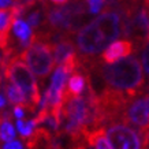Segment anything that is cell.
Here are the masks:
<instances>
[{
    "label": "cell",
    "instance_id": "cell-10",
    "mask_svg": "<svg viewBox=\"0 0 149 149\" xmlns=\"http://www.w3.org/2000/svg\"><path fill=\"white\" fill-rule=\"evenodd\" d=\"M30 25L27 22H23L21 19H17V22L14 23L13 32L14 36L18 38L19 44L23 49H26L29 44H30V38H32V29H30Z\"/></svg>",
    "mask_w": 149,
    "mask_h": 149
},
{
    "label": "cell",
    "instance_id": "cell-6",
    "mask_svg": "<svg viewBox=\"0 0 149 149\" xmlns=\"http://www.w3.org/2000/svg\"><path fill=\"white\" fill-rule=\"evenodd\" d=\"M105 131L111 149H142L140 134L126 123H111Z\"/></svg>",
    "mask_w": 149,
    "mask_h": 149
},
{
    "label": "cell",
    "instance_id": "cell-3",
    "mask_svg": "<svg viewBox=\"0 0 149 149\" xmlns=\"http://www.w3.org/2000/svg\"><path fill=\"white\" fill-rule=\"evenodd\" d=\"M58 34L47 29L36 30L32 34L30 44L21 54V58L26 62L34 75L44 81L56 64L55 59V40Z\"/></svg>",
    "mask_w": 149,
    "mask_h": 149
},
{
    "label": "cell",
    "instance_id": "cell-16",
    "mask_svg": "<svg viewBox=\"0 0 149 149\" xmlns=\"http://www.w3.org/2000/svg\"><path fill=\"white\" fill-rule=\"evenodd\" d=\"M142 63L144 67L146 70V72H149V44H146L144 48V54H142Z\"/></svg>",
    "mask_w": 149,
    "mask_h": 149
},
{
    "label": "cell",
    "instance_id": "cell-20",
    "mask_svg": "<svg viewBox=\"0 0 149 149\" xmlns=\"http://www.w3.org/2000/svg\"><path fill=\"white\" fill-rule=\"evenodd\" d=\"M11 6H14L13 0H1V10H3V8H8V7H11Z\"/></svg>",
    "mask_w": 149,
    "mask_h": 149
},
{
    "label": "cell",
    "instance_id": "cell-12",
    "mask_svg": "<svg viewBox=\"0 0 149 149\" xmlns=\"http://www.w3.org/2000/svg\"><path fill=\"white\" fill-rule=\"evenodd\" d=\"M0 137L3 142H10L15 138V130L14 126L11 125L10 119H4L1 118V130H0Z\"/></svg>",
    "mask_w": 149,
    "mask_h": 149
},
{
    "label": "cell",
    "instance_id": "cell-5",
    "mask_svg": "<svg viewBox=\"0 0 149 149\" xmlns=\"http://www.w3.org/2000/svg\"><path fill=\"white\" fill-rule=\"evenodd\" d=\"M120 122L129 126H136L138 133L149 131V93H141L131 100L123 112Z\"/></svg>",
    "mask_w": 149,
    "mask_h": 149
},
{
    "label": "cell",
    "instance_id": "cell-1",
    "mask_svg": "<svg viewBox=\"0 0 149 149\" xmlns=\"http://www.w3.org/2000/svg\"><path fill=\"white\" fill-rule=\"evenodd\" d=\"M79 68L84 72L97 74L103 78L105 88L122 92L136 99L144 92L145 77L142 64L136 56L125 58L111 66H103L97 58H79Z\"/></svg>",
    "mask_w": 149,
    "mask_h": 149
},
{
    "label": "cell",
    "instance_id": "cell-15",
    "mask_svg": "<svg viewBox=\"0 0 149 149\" xmlns=\"http://www.w3.org/2000/svg\"><path fill=\"white\" fill-rule=\"evenodd\" d=\"M41 11L40 10H34L33 13H30L29 15H27V21L26 22L30 25L32 27H37V26H40L41 23Z\"/></svg>",
    "mask_w": 149,
    "mask_h": 149
},
{
    "label": "cell",
    "instance_id": "cell-18",
    "mask_svg": "<svg viewBox=\"0 0 149 149\" xmlns=\"http://www.w3.org/2000/svg\"><path fill=\"white\" fill-rule=\"evenodd\" d=\"M13 112L17 119H22L23 115H25V107H23V105H14Z\"/></svg>",
    "mask_w": 149,
    "mask_h": 149
},
{
    "label": "cell",
    "instance_id": "cell-17",
    "mask_svg": "<svg viewBox=\"0 0 149 149\" xmlns=\"http://www.w3.org/2000/svg\"><path fill=\"white\" fill-rule=\"evenodd\" d=\"M15 1V4H21L25 8V11L26 10H29L32 6H34L37 3V0H14Z\"/></svg>",
    "mask_w": 149,
    "mask_h": 149
},
{
    "label": "cell",
    "instance_id": "cell-14",
    "mask_svg": "<svg viewBox=\"0 0 149 149\" xmlns=\"http://www.w3.org/2000/svg\"><path fill=\"white\" fill-rule=\"evenodd\" d=\"M89 6V11L92 14H99L104 7H107L108 0H86Z\"/></svg>",
    "mask_w": 149,
    "mask_h": 149
},
{
    "label": "cell",
    "instance_id": "cell-19",
    "mask_svg": "<svg viewBox=\"0 0 149 149\" xmlns=\"http://www.w3.org/2000/svg\"><path fill=\"white\" fill-rule=\"evenodd\" d=\"M1 149H22V144L19 141H10L6 145H3Z\"/></svg>",
    "mask_w": 149,
    "mask_h": 149
},
{
    "label": "cell",
    "instance_id": "cell-13",
    "mask_svg": "<svg viewBox=\"0 0 149 149\" xmlns=\"http://www.w3.org/2000/svg\"><path fill=\"white\" fill-rule=\"evenodd\" d=\"M34 123H33V120H30V122H23L22 119H18V122H17V129L19 130V133H21V137H22V140L25 141L27 138V137H30L33 134V131H34Z\"/></svg>",
    "mask_w": 149,
    "mask_h": 149
},
{
    "label": "cell",
    "instance_id": "cell-4",
    "mask_svg": "<svg viewBox=\"0 0 149 149\" xmlns=\"http://www.w3.org/2000/svg\"><path fill=\"white\" fill-rule=\"evenodd\" d=\"M1 79L10 81L19 86L26 97V108L34 112L41 100L40 91L34 78V72L21 58V55L14 56L6 66H1Z\"/></svg>",
    "mask_w": 149,
    "mask_h": 149
},
{
    "label": "cell",
    "instance_id": "cell-7",
    "mask_svg": "<svg viewBox=\"0 0 149 149\" xmlns=\"http://www.w3.org/2000/svg\"><path fill=\"white\" fill-rule=\"evenodd\" d=\"M134 52V42L131 40H118L111 42L100 56V60L105 64H113L119 62L120 59L127 58L129 55Z\"/></svg>",
    "mask_w": 149,
    "mask_h": 149
},
{
    "label": "cell",
    "instance_id": "cell-2",
    "mask_svg": "<svg viewBox=\"0 0 149 149\" xmlns=\"http://www.w3.org/2000/svg\"><path fill=\"white\" fill-rule=\"evenodd\" d=\"M123 33V18L115 10H105L77 34V48L84 58L96 55Z\"/></svg>",
    "mask_w": 149,
    "mask_h": 149
},
{
    "label": "cell",
    "instance_id": "cell-8",
    "mask_svg": "<svg viewBox=\"0 0 149 149\" xmlns=\"http://www.w3.org/2000/svg\"><path fill=\"white\" fill-rule=\"evenodd\" d=\"M86 89V77L84 72H78L75 71L72 74L70 79H68L67 85L64 88V95L66 96H71V97H78L81 96Z\"/></svg>",
    "mask_w": 149,
    "mask_h": 149
},
{
    "label": "cell",
    "instance_id": "cell-11",
    "mask_svg": "<svg viewBox=\"0 0 149 149\" xmlns=\"http://www.w3.org/2000/svg\"><path fill=\"white\" fill-rule=\"evenodd\" d=\"M3 89L6 91V96L8 99V103L13 104V105H23L26 108V97H25V93L22 92V89L17 86L15 84H7V85H3Z\"/></svg>",
    "mask_w": 149,
    "mask_h": 149
},
{
    "label": "cell",
    "instance_id": "cell-9",
    "mask_svg": "<svg viewBox=\"0 0 149 149\" xmlns=\"http://www.w3.org/2000/svg\"><path fill=\"white\" fill-rule=\"evenodd\" d=\"M105 134H107L105 127H99V129H95V130L86 133V145L93 149H111L108 140L105 138Z\"/></svg>",
    "mask_w": 149,
    "mask_h": 149
}]
</instances>
